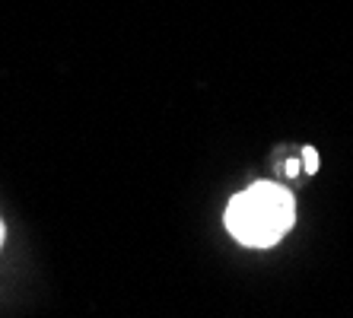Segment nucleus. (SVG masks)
Segmentation results:
<instances>
[{
	"label": "nucleus",
	"instance_id": "f257e3e1",
	"mask_svg": "<svg viewBox=\"0 0 353 318\" xmlns=\"http://www.w3.org/2000/svg\"><path fill=\"white\" fill-rule=\"evenodd\" d=\"M296 204L287 188L255 181L226 207V226L248 248H271L293 229Z\"/></svg>",
	"mask_w": 353,
	"mask_h": 318
},
{
	"label": "nucleus",
	"instance_id": "f03ea898",
	"mask_svg": "<svg viewBox=\"0 0 353 318\" xmlns=\"http://www.w3.org/2000/svg\"><path fill=\"white\" fill-rule=\"evenodd\" d=\"M303 166H305V175L319 172V153H315V147H303Z\"/></svg>",
	"mask_w": 353,
	"mask_h": 318
},
{
	"label": "nucleus",
	"instance_id": "7ed1b4c3",
	"mask_svg": "<svg viewBox=\"0 0 353 318\" xmlns=\"http://www.w3.org/2000/svg\"><path fill=\"white\" fill-rule=\"evenodd\" d=\"M283 169H287V175H299V169H303V163H296V159H290V163L283 166Z\"/></svg>",
	"mask_w": 353,
	"mask_h": 318
},
{
	"label": "nucleus",
	"instance_id": "20e7f679",
	"mask_svg": "<svg viewBox=\"0 0 353 318\" xmlns=\"http://www.w3.org/2000/svg\"><path fill=\"white\" fill-rule=\"evenodd\" d=\"M0 245H3V223H0Z\"/></svg>",
	"mask_w": 353,
	"mask_h": 318
}]
</instances>
